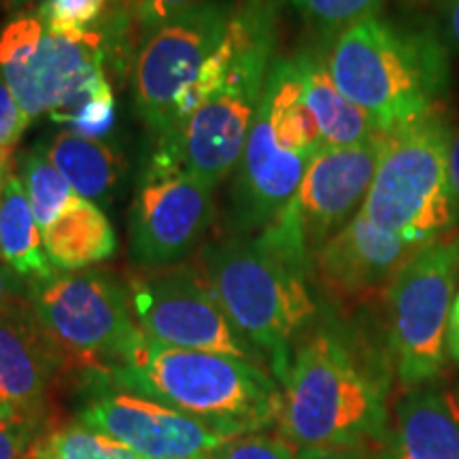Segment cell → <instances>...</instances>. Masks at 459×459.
<instances>
[{"instance_id":"3957f363","label":"cell","mask_w":459,"mask_h":459,"mask_svg":"<svg viewBox=\"0 0 459 459\" xmlns=\"http://www.w3.org/2000/svg\"><path fill=\"white\" fill-rule=\"evenodd\" d=\"M324 60L336 88L381 132L440 105L451 79V51L434 28L402 26L378 13L332 37Z\"/></svg>"},{"instance_id":"4316f807","label":"cell","mask_w":459,"mask_h":459,"mask_svg":"<svg viewBox=\"0 0 459 459\" xmlns=\"http://www.w3.org/2000/svg\"><path fill=\"white\" fill-rule=\"evenodd\" d=\"M115 96L111 83L105 82L90 99H85L74 111L57 119V124L68 126L74 134L88 136V139H105L115 126Z\"/></svg>"},{"instance_id":"ffe728a7","label":"cell","mask_w":459,"mask_h":459,"mask_svg":"<svg viewBox=\"0 0 459 459\" xmlns=\"http://www.w3.org/2000/svg\"><path fill=\"white\" fill-rule=\"evenodd\" d=\"M43 153L71 183L73 192L90 203H107L122 179V153L105 139H88L62 130Z\"/></svg>"},{"instance_id":"e0dca14e","label":"cell","mask_w":459,"mask_h":459,"mask_svg":"<svg viewBox=\"0 0 459 459\" xmlns=\"http://www.w3.org/2000/svg\"><path fill=\"white\" fill-rule=\"evenodd\" d=\"M262 102V100H260ZM311 160L285 152L274 141L262 108L251 126L234 186L237 217L243 226L266 228L291 203Z\"/></svg>"},{"instance_id":"b9f144b4","label":"cell","mask_w":459,"mask_h":459,"mask_svg":"<svg viewBox=\"0 0 459 459\" xmlns=\"http://www.w3.org/2000/svg\"><path fill=\"white\" fill-rule=\"evenodd\" d=\"M0 257H3V255H0Z\"/></svg>"},{"instance_id":"cb8c5ba5","label":"cell","mask_w":459,"mask_h":459,"mask_svg":"<svg viewBox=\"0 0 459 459\" xmlns=\"http://www.w3.org/2000/svg\"><path fill=\"white\" fill-rule=\"evenodd\" d=\"M22 183L41 232L77 198L71 183L57 172L43 152H32L24 158Z\"/></svg>"},{"instance_id":"4fadbf2b","label":"cell","mask_w":459,"mask_h":459,"mask_svg":"<svg viewBox=\"0 0 459 459\" xmlns=\"http://www.w3.org/2000/svg\"><path fill=\"white\" fill-rule=\"evenodd\" d=\"M77 417L145 459H206L232 440L200 419L117 385L100 372H90Z\"/></svg>"},{"instance_id":"74e56055","label":"cell","mask_w":459,"mask_h":459,"mask_svg":"<svg viewBox=\"0 0 459 459\" xmlns=\"http://www.w3.org/2000/svg\"><path fill=\"white\" fill-rule=\"evenodd\" d=\"M449 324H459V294H455V300H453V311H451Z\"/></svg>"},{"instance_id":"9a60e30c","label":"cell","mask_w":459,"mask_h":459,"mask_svg":"<svg viewBox=\"0 0 459 459\" xmlns=\"http://www.w3.org/2000/svg\"><path fill=\"white\" fill-rule=\"evenodd\" d=\"M423 247L394 237L359 213L313 257V273L334 300L355 307L385 296L402 268Z\"/></svg>"},{"instance_id":"7402d4cb","label":"cell","mask_w":459,"mask_h":459,"mask_svg":"<svg viewBox=\"0 0 459 459\" xmlns=\"http://www.w3.org/2000/svg\"><path fill=\"white\" fill-rule=\"evenodd\" d=\"M0 255L28 283L56 273L45 254L43 232L34 220L24 183L15 172L4 177L0 189Z\"/></svg>"},{"instance_id":"d4e9b609","label":"cell","mask_w":459,"mask_h":459,"mask_svg":"<svg viewBox=\"0 0 459 459\" xmlns=\"http://www.w3.org/2000/svg\"><path fill=\"white\" fill-rule=\"evenodd\" d=\"M115 0H41L37 15L51 32L65 37H83L105 32L113 22Z\"/></svg>"},{"instance_id":"d6a6232c","label":"cell","mask_w":459,"mask_h":459,"mask_svg":"<svg viewBox=\"0 0 459 459\" xmlns=\"http://www.w3.org/2000/svg\"><path fill=\"white\" fill-rule=\"evenodd\" d=\"M30 283L24 277H20L13 268L0 266V308L11 302L26 300Z\"/></svg>"},{"instance_id":"44dd1931","label":"cell","mask_w":459,"mask_h":459,"mask_svg":"<svg viewBox=\"0 0 459 459\" xmlns=\"http://www.w3.org/2000/svg\"><path fill=\"white\" fill-rule=\"evenodd\" d=\"M296 57L300 65L304 99L317 119L325 147L359 145L381 132L368 115L336 88L325 68L324 56L307 51Z\"/></svg>"},{"instance_id":"9c48e42d","label":"cell","mask_w":459,"mask_h":459,"mask_svg":"<svg viewBox=\"0 0 459 459\" xmlns=\"http://www.w3.org/2000/svg\"><path fill=\"white\" fill-rule=\"evenodd\" d=\"M385 136L387 132H378L359 145L321 149L296 196L257 240L311 274L315 254L364 206Z\"/></svg>"},{"instance_id":"277c9868","label":"cell","mask_w":459,"mask_h":459,"mask_svg":"<svg viewBox=\"0 0 459 459\" xmlns=\"http://www.w3.org/2000/svg\"><path fill=\"white\" fill-rule=\"evenodd\" d=\"M228 30L234 39V57L226 79L179 128L162 136L158 152L213 189L238 166L260 108L277 34L274 4L240 0Z\"/></svg>"},{"instance_id":"5b68a950","label":"cell","mask_w":459,"mask_h":459,"mask_svg":"<svg viewBox=\"0 0 459 459\" xmlns=\"http://www.w3.org/2000/svg\"><path fill=\"white\" fill-rule=\"evenodd\" d=\"M198 271L230 321L266 358L281 385L296 344L317 319L308 273L257 238L204 247Z\"/></svg>"},{"instance_id":"ac0fdd59","label":"cell","mask_w":459,"mask_h":459,"mask_svg":"<svg viewBox=\"0 0 459 459\" xmlns=\"http://www.w3.org/2000/svg\"><path fill=\"white\" fill-rule=\"evenodd\" d=\"M370 459H459V400L451 389H409L392 412L385 443Z\"/></svg>"},{"instance_id":"6da1fadb","label":"cell","mask_w":459,"mask_h":459,"mask_svg":"<svg viewBox=\"0 0 459 459\" xmlns=\"http://www.w3.org/2000/svg\"><path fill=\"white\" fill-rule=\"evenodd\" d=\"M392 359L344 330L313 325L281 381V436L298 449L381 446L392 423Z\"/></svg>"},{"instance_id":"f546056e","label":"cell","mask_w":459,"mask_h":459,"mask_svg":"<svg viewBox=\"0 0 459 459\" xmlns=\"http://www.w3.org/2000/svg\"><path fill=\"white\" fill-rule=\"evenodd\" d=\"M39 417L0 419V459H32Z\"/></svg>"},{"instance_id":"7c38bea8","label":"cell","mask_w":459,"mask_h":459,"mask_svg":"<svg viewBox=\"0 0 459 459\" xmlns=\"http://www.w3.org/2000/svg\"><path fill=\"white\" fill-rule=\"evenodd\" d=\"M234 4L204 0L149 32L134 62V102L145 124L162 139L175 122L183 91L196 82L226 32Z\"/></svg>"},{"instance_id":"7a4b0ae2","label":"cell","mask_w":459,"mask_h":459,"mask_svg":"<svg viewBox=\"0 0 459 459\" xmlns=\"http://www.w3.org/2000/svg\"><path fill=\"white\" fill-rule=\"evenodd\" d=\"M105 377L232 438L277 426L283 404L277 378L255 361L170 347L143 330Z\"/></svg>"},{"instance_id":"d590c367","label":"cell","mask_w":459,"mask_h":459,"mask_svg":"<svg viewBox=\"0 0 459 459\" xmlns=\"http://www.w3.org/2000/svg\"><path fill=\"white\" fill-rule=\"evenodd\" d=\"M446 351L459 364V324H449V334H446Z\"/></svg>"},{"instance_id":"2e32d148","label":"cell","mask_w":459,"mask_h":459,"mask_svg":"<svg viewBox=\"0 0 459 459\" xmlns=\"http://www.w3.org/2000/svg\"><path fill=\"white\" fill-rule=\"evenodd\" d=\"M62 359L30 298L0 308V419L39 417Z\"/></svg>"},{"instance_id":"5bb4252c","label":"cell","mask_w":459,"mask_h":459,"mask_svg":"<svg viewBox=\"0 0 459 459\" xmlns=\"http://www.w3.org/2000/svg\"><path fill=\"white\" fill-rule=\"evenodd\" d=\"M213 217V187L156 153L132 204V257L147 268L186 260L203 243Z\"/></svg>"},{"instance_id":"8d00e7d4","label":"cell","mask_w":459,"mask_h":459,"mask_svg":"<svg viewBox=\"0 0 459 459\" xmlns=\"http://www.w3.org/2000/svg\"><path fill=\"white\" fill-rule=\"evenodd\" d=\"M28 3H34V0H0V4H3V7H11V9L24 7V4H28Z\"/></svg>"},{"instance_id":"603a6c76","label":"cell","mask_w":459,"mask_h":459,"mask_svg":"<svg viewBox=\"0 0 459 459\" xmlns=\"http://www.w3.org/2000/svg\"><path fill=\"white\" fill-rule=\"evenodd\" d=\"M32 459H145L113 436L77 421L43 436Z\"/></svg>"},{"instance_id":"f35d334b","label":"cell","mask_w":459,"mask_h":459,"mask_svg":"<svg viewBox=\"0 0 459 459\" xmlns=\"http://www.w3.org/2000/svg\"><path fill=\"white\" fill-rule=\"evenodd\" d=\"M3 166H0V189H3V183H4V179H3Z\"/></svg>"},{"instance_id":"8992f818","label":"cell","mask_w":459,"mask_h":459,"mask_svg":"<svg viewBox=\"0 0 459 459\" xmlns=\"http://www.w3.org/2000/svg\"><path fill=\"white\" fill-rule=\"evenodd\" d=\"M451 132L443 102L387 132L361 206L377 228L419 247L457 230L449 187Z\"/></svg>"},{"instance_id":"f1b7e54d","label":"cell","mask_w":459,"mask_h":459,"mask_svg":"<svg viewBox=\"0 0 459 459\" xmlns=\"http://www.w3.org/2000/svg\"><path fill=\"white\" fill-rule=\"evenodd\" d=\"M30 122L32 119L28 117L24 108L20 107V102L15 100L13 91L9 90V85L0 77V166L3 169H7L17 143H20L22 134H24Z\"/></svg>"},{"instance_id":"484cf974","label":"cell","mask_w":459,"mask_h":459,"mask_svg":"<svg viewBox=\"0 0 459 459\" xmlns=\"http://www.w3.org/2000/svg\"><path fill=\"white\" fill-rule=\"evenodd\" d=\"M308 26L325 37L351 26L361 17L378 13L383 0H287Z\"/></svg>"},{"instance_id":"8fae6325","label":"cell","mask_w":459,"mask_h":459,"mask_svg":"<svg viewBox=\"0 0 459 459\" xmlns=\"http://www.w3.org/2000/svg\"><path fill=\"white\" fill-rule=\"evenodd\" d=\"M128 294L136 324L153 341L266 364V358L223 313L198 268L136 274L130 279Z\"/></svg>"},{"instance_id":"30bf717a","label":"cell","mask_w":459,"mask_h":459,"mask_svg":"<svg viewBox=\"0 0 459 459\" xmlns=\"http://www.w3.org/2000/svg\"><path fill=\"white\" fill-rule=\"evenodd\" d=\"M28 298L62 358L88 372L107 375L141 332L128 290L102 271L54 273Z\"/></svg>"},{"instance_id":"e575fe53","label":"cell","mask_w":459,"mask_h":459,"mask_svg":"<svg viewBox=\"0 0 459 459\" xmlns=\"http://www.w3.org/2000/svg\"><path fill=\"white\" fill-rule=\"evenodd\" d=\"M449 187L455 221L459 226V124H453L451 145H449Z\"/></svg>"},{"instance_id":"60d3db41","label":"cell","mask_w":459,"mask_h":459,"mask_svg":"<svg viewBox=\"0 0 459 459\" xmlns=\"http://www.w3.org/2000/svg\"><path fill=\"white\" fill-rule=\"evenodd\" d=\"M206 459H213V455H211V457H206Z\"/></svg>"},{"instance_id":"4dcf8cb0","label":"cell","mask_w":459,"mask_h":459,"mask_svg":"<svg viewBox=\"0 0 459 459\" xmlns=\"http://www.w3.org/2000/svg\"><path fill=\"white\" fill-rule=\"evenodd\" d=\"M203 3L204 0H128V7L143 30L153 32Z\"/></svg>"},{"instance_id":"d6986e66","label":"cell","mask_w":459,"mask_h":459,"mask_svg":"<svg viewBox=\"0 0 459 459\" xmlns=\"http://www.w3.org/2000/svg\"><path fill=\"white\" fill-rule=\"evenodd\" d=\"M43 247L56 271L74 273L108 260L117 237L100 206L77 196L43 230Z\"/></svg>"},{"instance_id":"ab89813d","label":"cell","mask_w":459,"mask_h":459,"mask_svg":"<svg viewBox=\"0 0 459 459\" xmlns=\"http://www.w3.org/2000/svg\"><path fill=\"white\" fill-rule=\"evenodd\" d=\"M419 3H429V0H419Z\"/></svg>"},{"instance_id":"52a82bcc","label":"cell","mask_w":459,"mask_h":459,"mask_svg":"<svg viewBox=\"0 0 459 459\" xmlns=\"http://www.w3.org/2000/svg\"><path fill=\"white\" fill-rule=\"evenodd\" d=\"M457 281L459 232L453 230L417 251L383 296L389 359L406 392L432 385L443 372Z\"/></svg>"},{"instance_id":"1f68e13d","label":"cell","mask_w":459,"mask_h":459,"mask_svg":"<svg viewBox=\"0 0 459 459\" xmlns=\"http://www.w3.org/2000/svg\"><path fill=\"white\" fill-rule=\"evenodd\" d=\"M434 30L451 54H459V0H440V22Z\"/></svg>"},{"instance_id":"83f0119b","label":"cell","mask_w":459,"mask_h":459,"mask_svg":"<svg viewBox=\"0 0 459 459\" xmlns=\"http://www.w3.org/2000/svg\"><path fill=\"white\" fill-rule=\"evenodd\" d=\"M213 459H298V449L285 438L255 432L228 440L213 453Z\"/></svg>"},{"instance_id":"ba28073f","label":"cell","mask_w":459,"mask_h":459,"mask_svg":"<svg viewBox=\"0 0 459 459\" xmlns=\"http://www.w3.org/2000/svg\"><path fill=\"white\" fill-rule=\"evenodd\" d=\"M105 48V32L65 37L37 13L17 15L0 30V77L28 117L57 122L108 82Z\"/></svg>"},{"instance_id":"836d02e7","label":"cell","mask_w":459,"mask_h":459,"mask_svg":"<svg viewBox=\"0 0 459 459\" xmlns=\"http://www.w3.org/2000/svg\"><path fill=\"white\" fill-rule=\"evenodd\" d=\"M370 455L372 449H336V446H302L298 449V459H370Z\"/></svg>"}]
</instances>
